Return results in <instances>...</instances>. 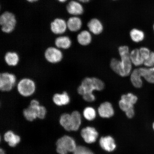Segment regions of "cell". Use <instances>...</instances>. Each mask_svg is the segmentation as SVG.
<instances>
[{
  "instance_id": "obj_1",
  "label": "cell",
  "mask_w": 154,
  "mask_h": 154,
  "mask_svg": "<svg viewBox=\"0 0 154 154\" xmlns=\"http://www.w3.org/2000/svg\"><path fill=\"white\" fill-rule=\"evenodd\" d=\"M121 60L116 58L111 60L110 66L115 73L122 77L129 75L131 73L132 63L130 57L129 48L127 45L120 46L118 48Z\"/></svg>"
},
{
  "instance_id": "obj_2",
  "label": "cell",
  "mask_w": 154,
  "mask_h": 154,
  "mask_svg": "<svg viewBox=\"0 0 154 154\" xmlns=\"http://www.w3.org/2000/svg\"><path fill=\"white\" fill-rule=\"evenodd\" d=\"M105 86L104 83L100 79L95 77H87L82 80L81 84L77 88V92L82 96L86 93H93L95 90L102 91Z\"/></svg>"
},
{
  "instance_id": "obj_3",
  "label": "cell",
  "mask_w": 154,
  "mask_h": 154,
  "mask_svg": "<svg viewBox=\"0 0 154 154\" xmlns=\"http://www.w3.org/2000/svg\"><path fill=\"white\" fill-rule=\"evenodd\" d=\"M17 91L23 97L32 96L35 92L36 85L34 81L29 78H23L17 84Z\"/></svg>"
},
{
  "instance_id": "obj_4",
  "label": "cell",
  "mask_w": 154,
  "mask_h": 154,
  "mask_svg": "<svg viewBox=\"0 0 154 154\" xmlns=\"http://www.w3.org/2000/svg\"><path fill=\"white\" fill-rule=\"evenodd\" d=\"M17 21L15 15L8 11L3 12L0 16V25L2 32L5 33H11L14 30Z\"/></svg>"
},
{
  "instance_id": "obj_5",
  "label": "cell",
  "mask_w": 154,
  "mask_h": 154,
  "mask_svg": "<svg viewBox=\"0 0 154 154\" xmlns=\"http://www.w3.org/2000/svg\"><path fill=\"white\" fill-rule=\"evenodd\" d=\"M57 151L59 154H67L74 152L77 148L76 142L71 137L65 135L60 138L56 142Z\"/></svg>"
},
{
  "instance_id": "obj_6",
  "label": "cell",
  "mask_w": 154,
  "mask_h": 154,
  "mask_svg": "<svg viewBox=\"0 0 154 154\" xmlns=\"http://www.w3.org/2000/svg\"><path fill=\"white\" fill-rule=\"evenodd\" d=\"M17 83V77L14 74L8 72L0 74V90L2 92L12 90Z\"/></svg>"
},
{
  "instance_id": "obj_7",
  "label": "cell",
  "mask_w": 154,
  "mask_h": 154,
  "mask_svg": "<svg viewBox=\"0 0 154 154\" xmlns=\"http://www.w3.org/2000/svg\"><path fill=\"white\" fill-rule=\"evenodd\" d=\"M44 57L48 62L51 64H57L62 60L63 54L59 48L56 47H50L44 51Z\"/></svg>"
},
{
  "instance_id": "obj_8",
  "label": "cell",
  "mask_w": 154,
  "mask_h": 154,
  "mask_svg": "<svg viewBox=\"0 0 154 154\" xmlns=\"http://www.w3.org/2000/svg\"><path fill=\"white\" fill-rule=\"evenodd\" d=\"M40 105L37 100L34 99L31 100L29 106L23 111V114L26 120L32 121L38 118V109Z\"/></svg>"
},
{
  "instance_id": "obj_9",
  "label": "cell",
  "mask_w": 154,
  "mask_h": 154,
  "mask_svg": "<svg viewBox=\"0 0 154 154\" xmlns=\"http://www.w3.org/2000/svg\"><path fill=\"white\" fill-rule=\"evenodd\" d=\"M50 29L54 34H63L67 29L66 21L61 18H55L51 23Z\"/></svg>"
},
{
  "instance_id": "obj_10",
  "label": "cell",
  "mask_w": 154,
  "mask_h": 154,
  "mask_svg": "<svg viewBox=\"0 0 154 154\" xmlns=\"http://www.w3.org/2000/svg\"><path fill=\"white\" fill-rule=\"evenodd\" d=\"M81 134L85 141L89 144L94 143L99 135L95 129L91 127H87L82 129Z\"/></svg>"
},
{
  "instance_id": "obj_11",
  "label": "cell",
  "mask_w": 154,
  "mask_h": 154,
  "mask_svg": "<svg viewBox=\"0 0 154 154\" xmlns=\"http://www.w3.org/2000/svg\"><path fill=\"white\" fill-rule=\"evenodd\" d=\"M66 11L72 16H79L83 14L84 10L82 3L76 1H71L67 4Z\"/></svg>"
},
{
  "instance_id": "obj_12",
  "label": "cell",
  "mask_w": 154,
  "mask_h": 154,
  "mask_svg": "<svg viewBox=\"0 0 154 154\" xmlns=\"http://www.w3.org/2000/svg\"><path fill=\"white\" fill-rule=\"evenodd\" d=\"M88 30L92 34L99 35L103 32L104 27L100 20L97 18H92L88 21L87 23Z\"/></svg>"
},
{
  "instance_id": "obj_13",
  "label": "cell",
  "mask_w": 154,
  "mask_h": 154,
  "mask_svg": "<svg viewBox=\"0 0 154 154\" xmlns=\"http://www.w3.org/2000/svg\"><path fill=\"white\" fill-rule=\"evenodd\" d=\"M100 116L103 118H109L114 114V110L112 104L106 101L102 103L98 109Z\"/></svg>"
},
{
  "instance_id": "obj_14",
  "label": "cell",
  "mask_w": 154,
  "mask_h": 154,
  "mask_svg": "<svg viewBox=\"0 0 154 154\" xmlns=\"http://www.w3.org/2000/svg\"><path fill=\"white\" fill-rule=\"evenodd\" d=\"M52 101L54 104L58 106L67 105L70 102V97L69 94L66 91L61 93H56L54 94Z\"/></svg>"
},
{
  "instance_id": "obj_15",
  "label": "cell",
  "mask_w": 154,
  "mask_h": 154,
  "mask_svg": "<svg viewBox=\"0 0 154 154\" xmlns=\"http://www.w3.org/2000/svg\"><path fill=\"white\" fill-rule=\"evenodd\" d=\"M67 29L71 32H76L79 31L82 26V19L79 16H72L66 21Z\"/></svg>"
},
{
  "instance_id": "obj_16",
  "label": "cell",
  "mask_w": 154,
  "mask_h": 154,
  "mask_svg": "<svg viewBox=\"0 0 154 154\" xmlns=\"http://www.w3.org/2000/svg\"><path fill=\"white\" fill-rule=\"evenodd\" d=\"M99 143L102 149L107 152H112L116 148L114 140L110 136L101 137Z\"/></svg>"
},
{
  "instance_id": "obj_17",
  "label": "cell",
  "mask_w": 154,
  "mask_h": 154,
  "mask_svg": "<svg viewBox=\"0 0 154 154\" xmlns=\"http://www.w3.org/2000/svg\"><path fill=\"white\" fill-rule=\"evenodd\" d=\"M92 39V34L88 30L82 31L77 36L78 43L83 46L89 45L91 43Z\"/></svg>"
},
{
  "instance_id": "obj_18",
  "label": "cell",
  "mask_w": 154,
  "mask_h": 154,
  "mask_svg": "<svg viewBox=\"0 0 154 154\" xmlns=\"http://www.w3.org/2000/svg\"><path fill=\"white\" fill-rule=\"evenodd\" d=\"M4 60L8 66L15 67L18 65L20 61L18 54L14 51H9L5 53Z\"/></svg>"
},
{
  "instance_id": "obj_19",
  "label": "cell",
  "mask_w": 154,
  "mask_h": 154,
  "mask_svg": "<svg viewBox=\"0 0 154 154\" xmlns=\"http://www.w3.org/2000/svg\"><path fill=\"white\" fill-rule=\"evenodd\" d=\"M55 47L60 49L67 50L72 45L70 38L67 36H59L56 38L54 42Z\"/></svg>"
},
{
  "instance_id": "obj_20",
  "label": "cell",
  "mask_w": 154,
  "mask_h": 154,
  "mask_svg": "<svg viewBox=\"0 0 154 154\" xmlns=\"http://www.w3.org/2000/svg\"><path fill=\"white\" fill-rule=\"evenodd\" d=\"M140 75L148 82L154 84V67L138 68Z\"/></svg>"
},
{
  "instance_id": "obj_21",
  "label": "cell",
  "mask_w": 154,
  "mask_h": 154,
  "mask_svg": "<svg viewBox=\"0 0 154 154\" xmlns=\"http://www.w3.org/2000/svg\"><path fill=\"white\" fill-rule=\"evenodd\" d=\"M139 69L137 68L132 71L130 74V80L133 85L136 88H141L143 85L142 79Z\"/></svg>"
},
{
  "instance_id": "obj_22",
  "label": "cell",
  "mask_w": 154,
  "mask_h": 154,
  "mask_svg": "<svg viewBox=\"0 0 154 154\" xmlns=\"http://www.w3.org/2000/svg\"><path fill=\"white\" fill-rule=\"evenodd\" d=\"M5 141L8 143L11 147H14L20 141V137L15 134L12 131H8L6 132L4 136Z\"/></svg>"
},
{
  "instance_id": "obj_23",
  "label": "cell",
  "mask_w": 154,
  "mask_h": 154,
  "mask_svg": "<svg viewBox=\"0 0 154 154\" xmlns=\"http://www.w3.org/2000/svg\"><path fill=\"white\" fill-rule=\"evenodd\" d=\"M130 57L132 64L134 66H140L144 64V60L140 55L139 49L132 50L130 52Z\"/></svg>"
},
{
  "instance_id": "obj_24",
  "label": "cell",
  "mask_w": 154,
  "mask_h": 154,
  "mask_svg": "<svg viewBox=\"0 0 154 154\" xmlns=\"http://www.w3.org/2000/svg\"><path fill=\"white\" fill-rule=\"evenodd\" d=\"M130 36L132 41L136 43L143 41L145 36L143 31L137 28H133L131 30Z\"/></svg>"
},
{
  "instance_id": "obj_25",
  "label": "cell",
  "mask_w": 154,
  "mask_h": 154,
  "mask_svg": "<svg viewBox=\"0 0 154 154\" xmlns=\"http://www.w3.org/2000/svg\"><path fill=\"white\" fill-rule=\"evenodd\" d=\"M72 118L71 131H76L79 128L82 123V116L78 111H73L71 114Z\"/></svg>"
},
{
  "instance_id": "obj_26",
  "label": "cell",
  "mask_w": 154,
  "mask_h": 154,
  "mask_svg": "<svg viewBox=\"0 0 154 154\" xmlns=\"http://www.w3.org/2000/svg\"><path fill=\"white\" fill-rule=\"evenodd\" d=\"M60 123L61 126L66 131H71L72 128V118L71 114L67 113H63L60 119Z\"/></svg>"
},
{
  "instance_id": "obj_27",
  "label": "cell",
  "mask_w": 154,
  "mask_h": 154,
  "mask_svg": "<svg viewBox=\"0 0 154 154\" xmlns=\"http://www.w3.org/2000/svg\"><path fill=\"white\" fill-rule=\"evenodd\" d=\"M83 114L87 120L92 121L96 118V112L95 109L93 107H88L84 109Z\"/></svg>"
},
{
  "instance_id": "obj_28",
  "label": "cell",
  "mask_w": 154,
  "mask_h": 154,
  "mask_svg": "<svg viewBox=\"0 0 154 154\" xmlns=\"http://www.w3.org/2000/svg\"><path fill=\"white\" fill-rule=\"evenodd\" d=\"M121 99L124 100L128 103L134 105L137 103L138 100L137 96L132 93H128L124 94L121 96Z\"/></svg>"
},
{
  "instance_id": "obj_29",
  "label": "cell",
  "mask_w": 154,
  "mask_h": 154,
  "mask_svg": "<svg viewBox=\"0 0 154 154\" xmlns=\"http://www.w3.org/2000/svg\"><path fill=\"white\" fill-rule=\"evenodd\" d=\"M119 104L120 109L125 112L128 110L129 109L134 108V105L128 103V102L121 99L119 101Z\"/></svg>"
},
{
  "instance_id": "obj_30",
  "label": "cell",
  "mask_w": 154,
  "mask_h": 154,
  "mask_svg": "<svg viewBox=\"0 0 154 154\" xmlns=\"http://www.w3.org/2000/svg\"><path fill=\"white\" fill-rule=\"evenodd\" d=\"M73 154H94L88 148L84 146H79L77 147L75 150L73 152Z\"/></svg>"
},
{
  "instance_id": "obj_31",
  "label": "cell",
  "mask_w": 154,
  "mask_h": 154,
  "mask_svg": "<svg viewBox=\"0 0 154 154\" xmlns=\"http://www.w3.org/2000/svg\"><path fill=\"white\" fill-rule=\"evenodd\" d=\"M139 51L140 55L144 61L149 57L151 52L150 51L149 48L145 47L140 48L139 49Z\"/></svg>"
},
{
  "instance_id": "obj_32",
  "label": "cell",
  "mask_w": 154,
  "mask_h": 154,
  "mask_svg": "<svg viewBox=\"0 0 154 154\" xmlns=\"http://www.w3.org/2000/svg\"><path fill=\"white\" fill-rule=\"evenodd\" d=\"M146 67H154V51H151L148 58L144 61V64Z\"/></svg>"
},
{
  "instance_id": "obj_33",
  "label": "cell",
  "mask_w": 154,
  "mask_h": 154,
  "mask_svg": "<svg viewBox=\"0 0 154 154\" xmlns=\"http://www.w3.org/2000/svg\"><path fill=\"white\" fill-rule=\"evenodd\" d=\"M47 113V109L43 105H40L38 107L37 112V117L40 119L45 118Z\"/></svg>"
},
{
  "instance_id": "obj_34",
  "label": "cell",
  "mask_w": 154,
  "mask_h": 154,
  "mask_svg": "<svg viewBox=\"0 0 154 154\" xmlns=\"http://www.w3.org/2000/svg\"><path fill=\"white\" fill-rule=\"evenodd\" d=\"M82 96L85 101L89 103L94 102L96 100L95 96L93 93H86Z\"/></svg>"
},
{
  "instance_id": "obj_35",
  "label": "cell",
  "mask_w": 154,
  "mask_h": 154,
  "mask_svg": "<svg viewBox=\"0 0 154 154\" xmlns=\"http://www.w3.org/2000/svg\"><path fill=\"white\" fill-rule=\"evenodd\" d=\"M126 116L128 118L131 119L134 115V108L131 109L125 112Z\"/></svg>"
},
{
  "instance_id": "obj_36",
  "label": "cell",
  "mask_w": 154,
  "mask_h": 154,
  "mask_svg": "<svg viewBox=\"0 0 154 154\" xmlns=\"http://www.w3.org/2000/svg\"><path fill=\"white\" fill-rule=\"evenodd\" d=\"M91 1V0H78V1L79 2L81 3H87Z\"/></svg>"
},
{
  "instance_id": "obj_37",
  "label": "cell",
  "mask_w": 154,
  "mask_h": 154,
  "mask_svg": "<svg viewBox=\"0 0 154 154\" xmlns=\"http://www.w3.org/2000/svg\"><path fill=\"white\" fill-rule=\"evenodd\" d=\"M26 1L30 3H32L35 2H37L38 0H26Z\"/></svg>"
},
{
  "instance_id": "obj_38",
  "label": "cell",
  "mask_w": 154,
  "mask_h": 154,
  "mask_svg": "<svg viewBox=\"0 0 154 154\" xmlns=\"http://www.w3.org/2000/svg\"><path fill=\"white\" fill-rule=\"evenodd\" d=\"M0 154H5V152L2 149H0Z\"/></svg>"
},
{
  "instance_id": "obj_39",
  "label": "cell",
  "mask_w": 154,
  "mask_h": 154,
  "mask_svg": "<svg viewBox=\"0 0 154 154\" xmlns=\"http://www.w3.org/2000/svg\"><path fill=\"white\" fill-rule=\"evenodd\" d=\"M60 3H64L65 2H66L67 0H57Z\"/></svg>"
},
{
  "instance_id": "obj_40",
  "label": "cell",
  "mask_w": 154,
  "mask_h": 154,
  "mask_svg": "<svg viewBox=\"0 0 154 154\" xmlns=\"http://www.w3.org/2000/svg\"><path fill=\"white\" fill-rule=\"evenodd\" d=\"M153 129H154V123H153Z\"/></svg>"
},
{
  "instance_id": "obj_41",
  "label": "cell",
  "mask_w": 154,
  "mask_h": 154,
  "mask_svg": "<svg viewBox=\"0 0 154 154\" xmlns=\"http://www.w3.org/2000/svg\"><path fill=\"white\" fill-rule=\"evenodd\" d=\"M153 30H154V24L153 26Z\"/></svg>"
},
{
  "instance_id": "obj_42",
  "label": "cell",
  "mask_w": 154,
  "mask_h": 154,
  "mask_svg": "<svg viewBox=\"0 0 154 154\" xmlns=\"http://www.w3.org/2000/svg\"><path fill=\"white\" fill-rule=\"evenodd\" d=\"M112 1H117V0H112Z\"/></svg>"
}]
</instances>
